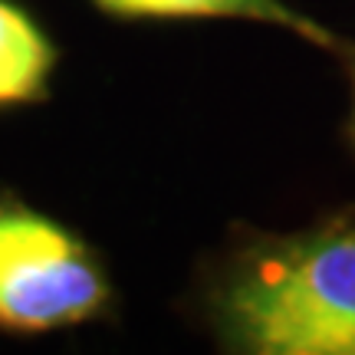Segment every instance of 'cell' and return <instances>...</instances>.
<instances>
[{
	"mask_svg": "<svg viewBox=\"0 0 355 355\" xmlns=\"http://www.w3.org/2000/svg\"><path fill=\"white\" fill-rule=\"evenodd\" d=\"M198 296L224 352L355 355V207L286 234L237 227Z\"/></svg>",
	"mask_w": 355,
	"mask_h": 355,
	"instance_id": "6da1fadb",
	"label": "cell"
},
{
	"mask_svg": "<svg viewBox=\"0 0 355 355\" xmlns=\"http://www.w3.org/2000/svg\"><path fill=\"white\" fill-rule=\"evenodd\" d=\"M109 266L83 234L0 191V332L46 336L112 313Z\"/></svg>",
	"mask_w": 355,
	"mask_h": 355,
	"instance_id": "7a4b0ae2",
	"label": "cell"
},
{
	"mask_svg": "<svg viewBox=\"0 0 355 355\" xmlns=\"http://www.w3.org/2000/svg\"><path fill=\"white\" fill-rule=\"evenodd\" d=\"M92 7L115 20H250L277 26L293 37L313 43L319 50L339 56L345 37L332 33L309 13L290 7L286 0H92Z\"/></svg>",
	"mask_w": 355,
	"mask_h": 355,
	"instance_id": "3957f363",
	"label": "cell"
},
{
	"mask_svg": "<svg viewBox=\"0 0 355 355\" xmlns=\"http://www.w3.org/2000/svg\"><path fill=\"white\" fill-rule=\"evenodd\" d=\"M60 50L33 13L17 0H0V109L46 102Z\"/></svg>",
	"mask_w": 355,
	"mask_h": 355,
	"instance_id": "277c9868",
	"label": "cell"
},
{
	"mask_svg": "<svg viewBox=\"0 0 355 355\" xmlns=\"http://www.w3.org/2000/svg\"><path fill=\"white\" fill-rule=\"evenodd\" d=\"M339 60L345 66V76H349V119H345V141L355 155V43L345 40V46L339 50Z\"/></svg>",
	"mask_w": 355,
	"mask_h": 355,
	"instance_id": "5b68a950",
	"label": "cell"
}]
</instances>
